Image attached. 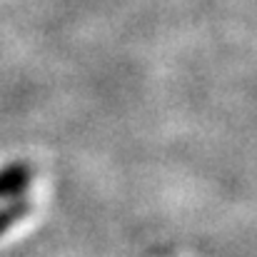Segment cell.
<instances>
[{"label":"cell","mask_w":257,"mask_h":257,"mask_svg":"<svg viewBox=\"0 0 257 257\" xmlns=\"http://www.w3.org/2000/svg\"><path fill=\"white\" fill-rule=\"evenodd\" d=\"M30 210H33V202H30V197H25L23 192L15 195V197H10V202H5V205L0 207V235H5L10 227H15Z\"/></svg>","instance_id":"obj_2"},{"label":"cell","mask_w":257,"mask_h":257,"mask_svg":"<svg viewBox=\"0 0 257 257\" xmlns=\"http://www.w3.org/2000/svg\"><path fill=\"white\" fill-rule=\"evenodd\" d=\"M30 177H33V168L25 160L5 165L0 170V202L25 192V187L30 185Z\"/></svg>","instance_id":"obj_1"}]
</instances>
